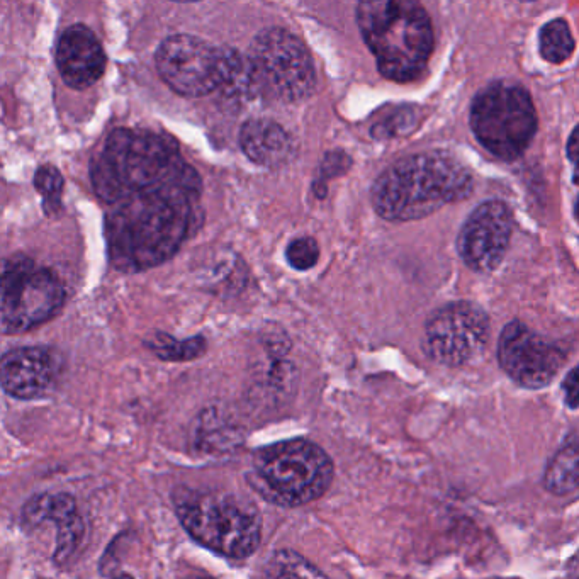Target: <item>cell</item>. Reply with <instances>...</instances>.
Returning a JSON list of instances; mask_svg holds the SVG:
<instances>
[{
    "label": "cell",
    "mask_w": 579,
    "mask_h": 579,
    "mask_svg": "<svg viewBox=\"0 0 579 579\" xmlns=\"http://www.w3.org/2000/svg\"><path fill=\"white\" fill-rule=\"evenodd\" d=\"M576 216H578V220H579V197H578V203H576Z\"/></svg>",
    "instance_id": "cell-30"
},
{
    "label": "cell",
    "mask_w": 579,
    "mask_h": 579,
    "mask_svg": "<svg viewBox=\"0 0 579 579\" xmlns=\"http://www.w3.org/2000/svg\"><path fill=\"white\" fill-rule=\"evenodd\" d=\"M318 259H320V247L315 238H296L287 245V264L291 265L294 270L306 272V270L313 269L318 264Z\"/></svg>",
    "instance_id": "cell-24"
},
{
    "label": "cell",
    "mask_w": 579,
    "mask_h": 579,
    "mask_svg": "<svg viewBox=\"0 0 579 579\" xmlns=\"http://www.w3.org/2000/svg\"><path fill=\"white\" fill-rule=\"evenodd\" d=\"M564 401L569 408H579V366L569 371L563 383Z\"/></svg>",
    "instance_id": "cell-25"
},
{
    "label": "cell",
    "mask_w": 579,
    "mask_h": 579,
    "mask_svg": "<svg viewBox=\"0 0 579 579\" xmlns=\"http://www.w3.org/2000/svg\"><path fill=\"white\" fill-rule=\"evenodd\" d=\"M490 340V318L469 301L445 304L425 327L423 349L437 364L461 367L483 354Z\"/></svg>",
    "instance_id": "cell-9"
},
{
    "label": "cell",
    "mask_w": 579,
    "mask_h": 579,
    "mask_svg": "<svg viewBox=\"0 0 579 579\" xmlns=\"http://www.w3.org/2000/svg\"><path fill=\"white\" fill-rule=\"evenodd\" d=\"M269 576L270 579H328L315 564L291 549L279 551L270 559Z\"/></svg>",
    "instance_id": "cell-21"
},
{
    "label": "cell",
    "mask_w": 579,
    "mask_h": 579,
    "mask_svg": "<svg viewBox=\"0 0 579 579\" xmlns=\"http://www.w3.org/2000/svg\"><path fill=\"white\" fill-rule=\"evenodd\" d=\"M45 522L57 525L55 561L63 563L77 551L84 537V522L74 498L65 493H45L29 500L23 510L24 525L33 529Z\"/></svg>",
    "instance_id": "cell-15"
},
{
    "label": "cell",
    "mask_w": 579,
    "mask_h": 579,
    "mask_svg": "<svg viewBox=\"0 0 579 579\" xmlns=\"http://www.w3.org/2000/svg\"><path fill=\"white\" fill-rule=\"evenodd\" d=\"M34 187L43 197L46 214H57L62 209L63 177L53 165H43L34 175Z\"/></svg>",
    "instance_id": "cell-22"
},
{
    "label": "cell",
    "mask_w": 579,
    "mask_h": 579,
    "mask_svg": "<svg viewBox=\"0 0 579 579\" xmlns=\"http://www.w3.org/2000/svg\"><path fill=\"white\" fill-rule=\"evenodd\" d=\"M544 486L552 495L563 496L579 488V442L557 450L546 467Z\"/></svg>",
    "instance_id": "cell-18"
},
{
    "label": "cell",
    "mask_w": 579,
    "mask_h": 579,
    "mask_svg": "<svg viewBox=\"0 0 579 579\" xmlns=\"http://www.w3.org/2000/svg\"><path fill=\"white\" fill-rule=\"evenodd\" d=\"M174 505L184 529L209 551L230 559H245L259 547V513L233 495L179 488L174 493Z\"/></svg>",
    "instance_id": "cell-4"
},
{
    "label": "cell",
    "mask_w": 579,
    "mask_h": 579,
    "mask_svg": "<svg viewBox=\"0 0 579 579\" xmlns=\"http://www.w3.org/2000/svg\"><path fill=\"white\" fill-rule=\"evenodd\" d=\"M473 174L449 153L423 152L401 158L372 186V206L388 221H413L473 194Z\"/></svg>",
    "instance_id": "cell-2"
},
{
    "label": "cell",
    "mask_w": 579,
    "mask_h": 579,
    "mask_svg": "<svg viewBox=\"0 0 579 579\" xmlns=\"http://www.w3.org/2000/svg\"><path fill=\"white\" fill-rule=\"evenodd\" d=\"M416 119L415 107H396L393 113H389L386 118L377 121L372 126V136L374 138H396V136L408 135L415 130Z\"/></svg>",
    "instance_id": "cell-23"
},
{
    "label": "cell",
    "mask_w": 579,
    "mask_h": 579,
    "mask_svg": "<svg viewBox=\"0 0 579 579\" xmlns=\"http://www.w3.org/2000/svg\"><path fill=\"white\" fill-rule=\"evenodd\" d=\"M569 579H579V552L569 564Z\"/></svg>",
    "instance_id": "cell-27"
},
{
    "label": "cell",
    "mask_w": 579,
    "mask_h": 579,
    "mask_svg": "<svg viewBox=\"0 0 579 579\" xmlns=\"http://www.w3.org/2000/svg\"><path fill=\"white\" fill-rule=\"evenodd\" d=\"M574 184L579 186V162L576 164V170H574Z\"/></svg>",
    "instance_id": "cell-28"
},
{
    "label": "cell",
    "mask_w": 579,
    "mask_h": 579,
    "mask_svg": "<svg viewBox=\"0 0 579 579\" xmlns=\"http://www.w3.org/2000/svg\"><path fill=\"white\" fill-rule=\"evenodd\" d=\"M248 58L267 96L282 102H299L313 94L315 63L303 41L291 31L284 28L260 31L252 41Z\"/></svg>",
    "instance_id": "cell-8"
},
{
    "label": "cell",
    "mask_w": 579,
    "mask_h": 579,
    "mask_svg": "<svg viewBox=\"0 0 579 579\" xmlns=\"http://www.w3.org/2000/svg\"><path fill=\"white\" fill-rule=\"evenodd\" d=\"M147 345L157 357L162 360H172V362L197 359L206 352V340L203 337L175 340L165 333H158L148 340Z\"/></svg>",
    "instance_id": "cell-20"
},
{
    "label": "cell",
    "mask_w": 579,
    "mask_h": 579,
    "mask_svg": "<svg viewBox=\"0 0 579 579\" xmlns=\"http://www.w3.org/2000/svg\"><path fill=\"white\" fill-rule=\"evenodd\" d=\"M498 359L501 369L515 383L527 389H542L556 379L566 355L556 343L539 337L522 321H512L501 332Z\"/></svg>",
    "instance_id": "cell-11"
},
{
    "label": "cell",
    "mask_w": 579,
    "mask_h": 579,
    "mask_svg": "<svg viewBox=\"0 0 579 579\" xmlns=\"http://www.w3.org/2000/svg\"><path fill=\"white\" fill-rule=\"evenodd\" d=\"M160 77L186 97L208 96L220 89L221 48L192 34H174L155 53Z\"/></svg>",
    "instance_id": "cell-10"
},
{
    "label": "cell",
    "mask_w": 579,
    "mask_h": 579,
    "mask_svg": "<svg viewBox=\"0 0 579 579\" xmlns=\"http://www.w3.org/2000/svg\"><path fill=\"white\" fill-rule=\"evenodd\" d=\"M573 34L569 24L564 19H554L540 29L539 50L540 55L549 63H563L571 58L574 53Z\"/></svg>",
    "instance_id": "cell-19"
},
{
    "label": "cell",
    "mask_w": 579,
    "mask_h": 579,
    "mask_svg": "<svg viewBox=\"0 0 579 579\" xmlns=\"http://www.w3.org/2000/svg\"><path fill=\"white\" fill-rule=\"evenodd\" d=\"M221 94L230 101L247 102L253 97L264 94L257 72L250 58L243 53L223 46L221 48Z\"/></svg>",
    "instance_id": "cell-17"
},
{
    "label": "cell",
    "mask_w": 579,
    "mask_h": 579,
    "mask_svg": "<svg viewBox=\"0 0 579 579\" xmlns=\"http://www.w3.org/2000/svg\"><path fill=\"white\" fill-rule=\"evenodd\" d=\"M55 58L62 79L72 89H87L106 72V53L96 34L82 24L70 26L60 36Z\"/></svg>",
    "instance_id": "cell-13"
},
{
    "label": "cell",
    "mask_w": 579,
    "mask_h": 579,
    "mask_svg": "<svg viewBox=\"0 0 579 579\" xmlns=\"http://www.w3.org/2000/svg\"><path fill=\"white\" fill-rule=\"evenodd\" d=\"M114 579H135L133 578V576H130V574H118V576H116V578Z\"/></svg>",
    "instance_id": "cell-29"
},
{
    "label": "cell",
    "mask_w": 579,
    "mask_h": 579,
    "mask_svg": "<svg viewBox=\"0 0 579 579\" xmlns=\"http://www.w3.org/2000/svg\"><path fill=\"white\" fill-rule=\"evenodd\" d=\"M192 579H206V578H192Z\"/></svg>",
    "instance_id": "cell-31"
},
{
    "label": "cell",
    "mask_w": 579,
    "mask_h": 579,
    "mask_svg": "<svg viewBox=\"0 0 579 579\" xmlns=\"http://www.w3.org/2000/svg\"><path fill=\"white\" fill-rule=\"evenodd\" d=\"M360 34L386 79L413 82L427 70L433 51L432 21L411 0H367L357 6Z\"/></svg>",
    "instance_id": "cell-3"
},
{
    "label": "cell",
    "mask_w": 579,
    "mask_h": 579,
    "mask_svg": "<svg viewBox=\"0 0 579 579\" xmlns=\"http://www.w3.org/2000/svg\"><path fill=\"white\" fill-rule=\"evenodd\" d=\"M568 157L571 162H579V124L574 128L568 140Z\"/></svg>",
    "instance_id": "cell-26"
},
{
    "label": "cell",
    "mask_w": 579,
    "mask_h": 579,
    "mask_svg": "<svg viewBox=\"0 0 579 579\" xmlns=\"http://www.w3.org/2000/svg\"><path fill=\"white\" fill-rule=\"evenodd\" d=\"M512 211L503 201H486L474 209L461 228L457 250L476 272L498 269L512 238Z\"/></svg>",
    "instance_id": "cell-12"
},
{
    "label": "cell",
    "mask_w": 579,
    "mask_h": 579,
    "mask_svg": "<svg viewBox=\"0 0 579 579\" xmlns=\"http://www.w3.org/2000/svg\"><path fill=\"white\" fill-rule=\"evenodd\" d=\"M55 359L41 347H21L9 350L2 357L0 379L2 388L17 400L40 398L55 381Z\"/></svg>",
    "instance_id": "cell-14"
},
{
    "label": "cell",
    "mask_w": 579,
    "mask_h": 579,
    "mask_svg": "<svg viewBox=\"0 0 579 579\" xmlns=\"http://www.w3.org/2000/svg\"><path fill=\"white\" fill-rule=\"evenodd\" d=\"M255 488L282 506L318 500L333 481V462L320 445L289 440L259 450L253 459Z\"/></svg>",
    "instance_id": "cell-5"
},
{
    "label": "cell",
    "mask_w": 579,
    "mask_h": 579,
    "mask_svg": "<svg viewBox=\"0 0 579 579\" xmlns=\"http://www.w3.org/2000/svg\"><path fill=\"white\" fill-rule=\"evenodd\" d=\"M240 147L253 164L277 169L296 155V143L281 124L272 119H250L240 130Z\"/></svg>",
    "instance_id": "cell-16"
},
{
    "label": "cell",
    "mask_w": 579,
    "mask_h": 579,
    "mask_svg": "<svg viewBox=\"0 0 579 579\" xmlns=\"http://www.w3.org/2000/svg\"><path fill=\"white\" fill-rule=\"evenodd\" d=\"M201 179L191 165L109 201L106 230L114 267L141 272L164 264L201 223Z\"/></svg>",
    "instance_id": "cell-1"
},
{
    "label": "cell",
    "mask_w": 579,
    "mask_h": 579,
    "mask_svg": "<svg viewBox=\"0 0 579 579\" xmlns=\"http://www.w3.org/2000/svg\"><path fill=\"white\" fill-rule=\"evenodd\" d=\"M65 301L58 277L33 260L11 257L4 264L0 294V327L17 335L43 325L57 315Z\"/></svg>",
    "instance_id": "cell-7"
},
{
    "label": "cell",
    "mask_w": 579,
    "mask_h": 579,
    "mask_svg": "<svg viewBox=\"0 0 579 579\" xmlns=\"http://www.w3.org/2000/svg\"><path fill=\"white\" fill-rule=\"evenodd\" d=\"M469 121L479 143L501 160L523 155L537 131L529 90L508 80L493 82L474 97Z\"/></svg>",
    "instance_id": "cell-6"
}]
</instances>
